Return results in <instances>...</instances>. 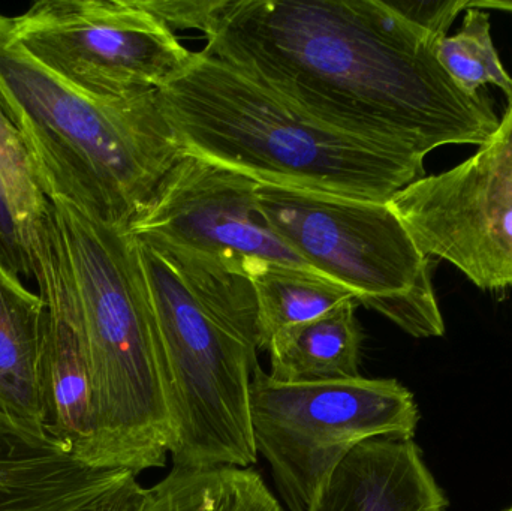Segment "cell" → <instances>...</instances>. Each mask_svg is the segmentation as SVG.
<instances>
[{
    "instance_id": "30bf717a",
    "label": "cell",
    "mask_w": 512,
    "mask_h": 511,
    "mask_svg": "<svg viewBox=\"0 0 512 511\" xmlns=\"http://www.w3.org/2000/svg\"><path fill=\"white\" fill-rule=\"evenodd\" d=\"M258 183L248 174L183 153L129 222V233L237 272L246 273L255 261L313 270L265 221Z\"/></svg>"
},
{
    "instance_id": "ba28073f",
    "label": "cell",
    "mask_w": 512,
    "mask_h": 511,
    "mask_svg": "<svg viewBox=\"0 0 512 511\" xmlns=\"http://www.w3.org/2000/svg\"><path fill=\"white\" fill-rule=\"evenodd\" d=\"M9 23L33 59L98 98L158 92L194 57L143 0H41Z\"/></svg>"
},
{
    "instance_id": "3957f363",
    "label": "cell",
    "mask_w": 512,
    "mask_h": 511,
    "mask_svg": "<svg viewBox=\"0 0 512 511\" xmlns=\"http://www.w3.org/2000/svg\"><path fill=\"white\" fill-rule=\"evenodd\" d=\"M158 102L183 152L258 182L388 201L424 177V158L328 125L204 50Z\"/></svg>"
},
{
    "instance_id": "ffe728a7",
    "label": "cell",
    "mask_w": 512,
    "mask_h": 511,
    "mask_svg": "<svg viewBox=\"0 0 512 511\" xmlns=\"http://www.w3.org/2000/svg\"><path fill=\"white\" fill-rule=\"evenodd\" d=\"M225 2L227 0H143V5L173 32L194 29L206 35Z\"/></svg>"
},
{
    "instance_id": "5bb4252c",
    "label": "cell",
    "mask_w": 512,
    "mask_h": 511,
    "mask_svg": "<svg viewBox=\"0 0 512 511\" xmlns=\"http://www.w3.org/2000/svg\"><path fill=\"white\" fill-rule=\"evenodd\" d=\"M42 326L44 300L0 263V414L21 431L47 438L39 389Z\"/></svg>"
},
{
    "instance_id": "5b68a950",
    "label": "cell",
    "mask_w": 512,
    "mask_h": 511,
    "mask_svg": "<svg viewBox=\"0 0 512 511\" xmlns=\"http://www.w3.org/2000/svg\"><path fill=\"white\" fill-rule=\"evenodd\" d=\"M134 237L161 341L177 468H251V381L258 351L162 246Z\"/></svg>"
},
{
    "instance_id": "9c48e42d",
    "label": "cell",
    "mask_w": 512,
    "mask_h": 511,
    "mask_svg": "<svg viewBox=\"0 0 512 511\" xmlns=\"http://www.w3.org/2000/svg\"><path fill=\"white\" fill-rule=\"evenodd\" d=\"M388 204L426 257L450 261L483 290L512 287V99L471 159Z\"/></svg>"
},
{
    "instance_id": "8fae6325",
    "label": "cell",
    "mask_w": 512,
    "mask_h": 511,
    "mask_svg": "<svg viewBox=\"0 0 512 511\" xmlns=\"http://www.w3.org/2000/svg\"><path fill=\"white\" fill-rule=\"evenodd\" d=\"M33 276L44 300L39 365L44 432L68 455L89 465L95 434L92 378L77 309L57 249L53 216L36 246Z\"/></svg>"
},
{
    "instance_id": "ac0fdd59",
    "label": "cell",
    "mask_w": 512,
    "mask_h": 511,
    "mask_svg": "<svg viewBox=\"0 0 512 511\" xmlns=\"http://www.w3.org/2000/svg\"><path fill=\"white\" fill-rule=\"evenodd\" d=\"M435 53L439 65L465 92L477 95L481 87L493 84L511 101L512 78L493 44L486 9L466 8L462 29L454 36L439 38Z\"/></svg>"
},
{
    "instance_id": "2e32d148",
    "label": "cell",
    "mask_w": 512,
    "mask_h": 511,
    "mask_svg": "<svg viewBox=\"0 0 512 511\" xmlns=\"http://www.w3.org/2000/svg\"><path fill=\"white\" fill-rule=\"evenodd\" d=\"M258 305L259 351L280 330L321 317L357 296L333 279L288 264L255 261L246 267Z\"/></svg>"
},
{
    "instance_id": "7a4b0ae2",
    "label": "cell",
    "mask_w": 512,
    "mask_h": 511,
    "mask_svg": "<svg viewBox=\"0 0 512 511\" xmlns=\"http://www.w3.org/2000/svg\"><path fill=\"white\" fill-rule=\"evenodd\" d=\"M57 249L77 309L93 393L89 465L138 474L162 468L174 429L161 341L128 227L50 198Z\"/></svg>"
},
{
    "instance_id": "d6986e66",
    "label": "cell",
    "mask_w": 512,
    "mask_h": 511,
    "mask_svg": "<svg viewBox=\"0 0 512 511\" xmlns=\"http://www.w3.org/2000/svg\"><path fill=\"white\" fill-rule=\"evenodd\" d=\"M0 170L8 186L24 240L33 255L50 222L51 204L36 183L23 141L2 108H0Z\"/></svg>"
},
{
    "instance_id": "603a6c76",
    "label": "cell",
    "mask_w": 512,
    "mask_h": 511,
    "mask_svg": "<svg viewBox=\"0 0 512 511\" xmlns=\"http://www.w3.org/2000/svg\"><path fill=\"white\" fill-rule=\"evenodd\" d=\"M508 511H512V509L508 510Z\"/></svg>"
},
{
    "instance_id": "6da1fadb",
    "label": "cell",
    "mask_w": 512,
    "mask_h": 511,
    "mask_svg": "<svg viewBox=\"0 0 512 511\" xmlns=\"http://www.w3.org/2000/svg\"><path fill=\"white\" fill-rule=\"evenodd\" d=\"M204 51L343 131L424 158L483 146L499 117L439 65L438 36L385 0H227Z\"/></svg>"
},
{
    "instance_id": "8992f818",
    "label": "cell",
    "mask_w": 512,
    "mask_h": 511,
    "mask_svg": "<svg viewBox=\"0 0 512 511\" xmlns=\"http://www.w3.org/2000/svg\"><path fill=\"white\" fill-rule=\"evenodd\" d=\"M259 209L271 230L315 272L414 338H439L429 257L388 201L361 200L258 183Z\"/></svg>"
},
{
    "instance_id": "7402d4cb",
    "label": "cell",
    "mask_w": 512,
    "mask_h": 511,
    "mask_svg": "<svg viewBox=\"0 0 512 511\" xmlns=\"http://www.w3.org/2000/svg\"><path fill=\"white\" fill-rule=\"evenodd\" d=\"M81 511H123L119 506H116L110 501H96V503L90 504L86 509Z\"/></svg>"
},
{
    "instance_id": "4fadbf2b",
    "label": "cell",
    "mask_w": 512,
    "mask_h": 511,
    "mask_svg": "<svg viewBox=\"0 0 512 511\" xmlns=\"http://www.w3.org/2000/svg\"><path fill=\"white\" fill-rule=\"evenodd\" d=\"M129 476L89 467L0 414V511H81Z\"/></svg>"
},
{
    "instance_id": "277c9868",
    "label": "cell",
    "mask_w": 512,
    "mask_h": 511,
    "mask_svg": "<svg viewBox=\"0 0 512 511\" xmlns=\"http://www.w3.org/2000/svg\"><path fill=\"white\" fill-rule=\"evenodd\" d=\"M0 108L17 129L45 197L128 227L183 156L158 92L89 95L33 59L0 12Z\"/></svg>"
},
{
    "instance_id": "e0dca14e",
    "label": "cell",
    "mask_w": 512,
    "mask_h": 511,
    "mask_svg": "<svg viewBox=\"0 0 512 511\" xmlns=\"http://www.w3.org/2000/svg\"><path fill=\"white\" fill-rule=\"evenodd\" d=\"M140 511H286L252 468H177L147 489Z\"/></svg>"
},
{
    "instance_id": "7c38bea8",
    "label": "cell",
    "mask_w": 512,
    "mask_h": 511,
    "mask_svg": "<svg viewBox=\"0 0 512 511\" xmlns=\"http://www.w3.org/2000/svg\"><path fill=\"white\" fill-rule=\"evenodd\" d=\"M447 497L414 440L355 447L322 483L309 511H445Z\"/></svg>"
},
{
    "instance_id": "9a60e30c",
    "label": "cell",
    "mask_w": 512,
    "mask_h": 511,
    "mask_svg": "<svg viewBox=\"0 0 512 511\" xmlns=\"http://www.w3.org/2000/svg\"><path fill=\"white\" fill-rule=\"evenodd\" d=\"M357 306V300H348L321 317L276 333L267 348L268 375L285 384L361 377L363 330L355 315Z\"/></svg>"
},
{
    "instance_id": "44dd1931",
    "label": "cell",
    "mask_w": 512,
    "mask_h": 511,
    "mask_svg": "<svg viewBox=\"0 0 512 511\" xmlns=\"http://www.w3.org/2000/svg\"><path fill=\"white\" fill-rule=\"evenodd\" d=\"M0 263L24 278H32L35 258L18 224L8 186L0 170Z\"/></svg>"
},
{
    "instance_id": "52a82bcc",
    "label": "cell",
    "mask_w": 512,
    "mask_h": 511,
    "mask_svg": "<svg viewBox=\"0 0 512 511\" xmlns=\"http://www.w3.org/2000/svg\"><path fill=\"white\" fill-rule=\"evenodd\" d=\"M420 411L393 378L285 384L261 366L251 381L255 450L271 468L286 511H309L337 465L375 438L414 440Z\"/></svg>"
}]
</instances>
